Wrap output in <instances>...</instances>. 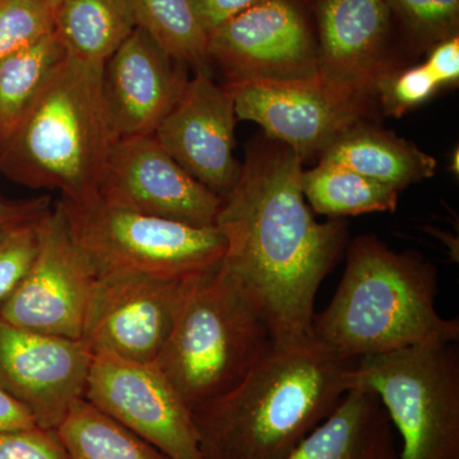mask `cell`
Listing matches in <instances>:
<instances>
[{"label": "cell", "instance_id": "1", "mask_svg": "<svg viewBox=\"0 0 459 459\" xmlns=\"http://www.w3.org/2000/svg\"><path fill=\"white\" fill-rule=\"evenodd\" d=\"M303 171V160L285 144L256 142L214 223L226 240L221 268L274 343L312 336L316 294L347 241L340 219L316 221L301 190Z\"/></svg>", "mask_w": 459, "mask_h": 459}, {"label": "cell", "instance_id": "2", "mask_svg": "<svg viewBox=\"0 0 459 459\" xmlns=\"http://www.w3.org/2000/svg\"><path fill=\"white\" fill-rule=\"evenodd\" d=\"M355 367L313 336L274 343L237 385L192 410L205 459H285L352 388Z\"/></svg>", "mask_w": 459, "mask_h": 459}, {"label": "cell", "instance_id": "3", "mask_svg": "<svg viewBox=\"0 0 459 459\" xmlns=\"http://www.w3.org/2000/svg\"><path fill=\"white\" fill-rule=\"evenodd\" d=\"M346 255L336 294L314 316L316 340L352 360L458 342L459 319L437 309L433 263L415 250L395 252L373 235L356 238Z\"/></svg>", "mask_w": 459, "mask_h": 459}, {"label": "cell", "instance_id": "4", "mask_svg": "<svg viewBox=\"0 0 459 459\" xmlns=\"http://www.w3.org/2000/svg\"><path fill=\"white\" fill-rule=\"evenodd\" d=\"M102 68L66 57L20 122L0 138V174L26 188L57 190L74 204L99 198L114 142Z\"/></svg>", "mask_w": 459, "mask_h": 459}, {"label": "cell", "instance_id": "5", "mask_svg": "<svg viewBox=\"0 0 459 459\" xmlns=\"http://www.w3.org/2000/svg\"><path fill=\"white\" fill-rule=\"evenodd\" d=\"M273 344L267 323L220 264L190 281L155 365L195 410L237 385Z\"/></svg>", "mask_w": 459, "mask_h": 459}, {"label": "cell", "instance_id": "6", "mask_svg": "<svg viewBox=\"0 0 459 459\" xmlns=\"http://www.w3.org/2000/svg\"><path fill=\"white\" fill-rule=\"evenodd\" d=\"M353 386L379 397L401 437L400 459H459L458 342L359 359Z\"/></svg>", "mask_w": 459, "mask_h": 459}, {"label": "cell", "instance_id": "7", "mask_svg": "<svg viewBox=\"0 0 459 459\" xmlns=\"http://www.w3.org/2000/svg\"><path fill=\"white\" fill-rule=\"evenodd\" d=\"M59 202L74 240L98 274L189 280L219 268L225 255V237L217 226L148 216L99 198L86 204Z\"/></svg>", "mask_w": 459, "mask_h": 459}, {"label": "cell", "instance_id": "8", "mask_svg": "<svg viewBox=\"0 0 459 459\" xmlns=\"http://www.w3.org/2000/svg\"><path fill=\"white\" fill-rule=\"evenodd\" d=\"M226 87L238 119L259 124L265 137L285 144L303 162L368 122L377 105L376 95L341 86L319 74L296 80L241 81Z\"/></svg>", "mask_w": 459, "mask_h": 459}, {"label": "cell", "instance_id": "9", "mask_svg": "<svg viewBox=\"0 0 459 459\" xmlns=\"http://www.w3.org/2000/svg\"><path fill=\"white\" fill-rule=\"evenodd\" d=\"M98 272L78 246L60 202L39 221L35 258L7 300L0 316L17 327L82 338Z\"/></svg>", "mask_w": 459, "mask_h": 459}, {"label": "cell", "instance_id": "10", "mask_svg": "<svg viewBox=\"0 0 459 459\" xmlns=\"http://www.w3.org/2000/svg\"><path fill=\"white\" fill-rule=\"evenodd\" d=\"M84 398L169 459H205L192 410L155 364L95 353Z\"/></svg>", "mask_w": 459, "mask_h": 459}, {"label": "cell", "instance_id": "11", "mask_svg": "<svg viewBox=\"0 0 459 459\" xmlns=\"http://www.w3.org/2000/svg\"><path fill=\"white\" fill-rule=\"evenodd\" d=\"M195 279L98 274L81 340L93 355L155 364Z\"/></svg>", "mask_w": 459, "mask_h": 459}, {"label": "cell", "instance_id": "12", "mask_svg": "<svg viewBox=\"0 0 459 459\" xmlns=\"http://www.w3.org/2000/svg\"><path fill=\"white\" fill-rule=\"evenodd\" d=\"M228 83L318 74V41L295 0H262L208 35Z\"/></svg>", "mask_w": 459, "mask_h": 459}, {"label": "cell", "instance_id": "13", "mask_svg": "<svg viewBox=\"0 0 459 459\" xmlns=\"http://www.w3.org/2000/svg\"><path fill=\"white\" fill-rule=\"evenodd\" d=\"M99 199L198 228L214 226L222 202V197L184 170L153 134L113 142Z\"/></svg>", "mask_w": 459, "mask_h": 459}, {"label": "cell", "instance_id": "14", "mask_svg": "<svg viewBox=\"0 0 459 459\" xmlns=\"http://www.w3.org/2000/svg\"><path fill=\"white\" fill-rule=\"evenodd\" d=\"M92 359L82 340L30 331L0 316V386L39 427L56 429L84 398Z\"/></svg>", "mask_w": 459, "mask_h": 459}, {"label": "cell", "instance_id": "15", "mask_svg": "<svg viewBox=\"0 0 459 459\" xmlns=\"http://www.w3.org/2000/svg\"><path fill=\"white\" fill-rule=\"evenodd\" d=\"M235 101L210 71H195L153 135L195 179L223 197L237 183L241 165L234 156Z\"/></svg>", "mask_w": 459, "mask_h": 459}, {"label": "cell", "instance_id": "16", "mask_svg": "<svg viewBox=\"0 0 459 459\" xmlns=\"http://www.w3.org/2000/svg\"><path fill=\"white\" fill-rule=\"evenodd\" d=\"M184 66L144 30H133L102 68V99L114 141L153 134L188 83Z\"/></svg>", "mask_w": 459, "mask_h": 459}, {"label": "cell", "instance_id": "17", "mask_svg": "<svg viewBox=\"0 0 459 459\" xmlns=\"http://www.w3.org/2000/svg\"><path fill=\"white\" fill-rule=\"evenodd\" d=\"M316 18L318 74L376 95L377 81L398 66L391 56L392 13L385 0H319Z\"/></svg>", "mask_w": 459, "mask_h": 459}, {"label": "cell", "instance_id": "18", "mask_svg": "<svg viewBox=\"0 0 459 459\" xmlns=\"http://www.w3.org/2000/svg\"><path fill=\"white\" fill-rule=\"evenodd\" d=\"M395 434L379 397L353 386L285 459H400Z\"/></svg>", "mask_w": 459, "mask_h": 459}, {"label": "cell", "instance_id": "19", "mask_svg": "<svg viewBox=\"0 0 459 459\" xmlns=\"http://www.w3.org/2000/svg\"><path fill=\"white\" fill-rule=\"evenodd\" d=\"M320 161L343 166L397 190L435 174L437 160L394 133L358 124L320 155Z\"/></svg>", "mask_w": 459, "mask_h": 459}, {"label": "cell", "instance_id": "20", "mask_svg": "<svg viewBox=\"0 0 459 459\" xmlns=\"http://www.w3.org/2000/svg\"><path fill=\"white\" fill-rule=\"evenodd\" d=\"M56 31L74 59L104 66L137 27L129 0H59Z\"/></svg>", "mask_w": 459, "mask_h": 459}, {"label": "cell", "instance_id": "21", "mask_svg": "<svg viewBox=\"0 0 459 459\" xmlns=\"http://www.w3.org/2000/svg\"><path fill=\"white\" fill-rule=\"evenodd\" d=\"M301 190L314 212L332 219L394 212L400 190L343 166L319 161L301 174Z\"/></svg>", "mask_w": 459, "mask_h": 459}, {"label": "cell", "instance_id": "22", "mask_svg": "<svg viewBox=\"0 0 459 459\" xmlns=\"http://www.w3.org/2000/svg\"><path fill=\"white\" fill-rule=\"evenodd\" d=\"M68 53L56 31L32 47L0 59V138L26 114Z\"/></svg>", "mask_w": 459, "mask_h": 459}, {"label": "cell", "instance_id": "23", "mask_svg": "<svg viewBox=\"0 0 459 459\" xmlns=\"http://www.w3.org/2000/svg\"><path fill=\"white\" fill-rule=\"evenodd\" d=\"M72 459H169L86 398L56 428Z\"/></svg>", "mask_w": 459, "mask_h": 459}, {"label": "cell", "instance_id": "24", "mask_svg": "<svg viewBox=\"0 0 459 459\" xmlns=\"http://www.w3.org/2000/svg\"><path fill=\"white\" fill-rule=\"evenodd\" d=\"M135 25L144 30L177 62L195 71L208 69V36L190 0H129Z\"/></svg>", "mask_w": 459, "mask_h": 459}, {"label": "cell", "instance_id": "25", "mask_svg": "<svg viewBox=\"0 0 459 459\" xmlns=\"http://www.w3.org/2000/svg\"><path fill=\"white\" fill-rule=\"evenodd\" d=\"M419 47L430 49L458 35L459 0H385Z\"/></svg>", "mask_w": 459, "mask_h": 459}, {"label": "cell", "instance_id": "26", "mask_svg": "<svg viewBox=\"0 0 459 459\" xmlns=\"http://www.w3.org/2000/svg\"><path fill=\"white\" fill-rule=\"evenodd\" d=\"M56 31V13L47 0H0V59Z\"/></svg>", "mask_w": 459, "mask_h": 459}, {"label": "cell", "instance_id": "27", "mask_svg": "<svg viewBox=\"0 0 459 459\" xmlns=\"http://www.w3.org/2000/svg\"><path fill=\"white\" fill-rule=\"evenodd\" d=\"M439 89L425 65L397 66L377 81V102L383 113L401 117L427 101Z\"/></svg>", "mask_w": 459, "mask_h": 459}, {"label": "cell", "instance_id": "28", "mask_svg": "<svg viewBox=\"0 0 459 459\" xmlns=\"http://www.w3.org/2000/svg\"><path fill=\"white\" fill-rule=\"evenodd\" d=\"M40 220L21 226L0 238V305L20 285L35 258Z\"/></svg>", "mask_w": 459, "mask_h": 459}, {"label": "cell", "instance_id": "29", "mask_svg": "<svg viewBox=\"0 0 459 459\" xmlns=\"http://www.w3.org/2000/svg\"><path fill=\"white\" fill-rule=\"evenodd\" d=\"M0 459H72L56 429L39 425L0 434Z\"/></svg>", "mask_w": 459, "mask_h": 459}, {"label": "cell", "instance_id": "30", "mask_svg": "<svg viewBox=\"0 0 459 459\" xmlns=\"http://www.w3.org/2000/svg\"><path fill=\"white\" fill-rule=\"evenodd\" d=\"M51 207L49 195L29 199L0 197V238L21 226L38 221Z\"/></svg>", "mask_w": 459, "mask_h": 459}, {"label": "cell", "instance_id": "31", "mask_svg": "<svg viewBox=\"0 0 459 459\" xmlns=\"http://www.w3.org/2000/svg\"><path fill=\"white\" fill-rule=\"evenodd\" d=\"M259 2L262 0H190L199 25L207 36Z\"/></svg>", "mask_w": 459, "mask_h": 459}, {"label": "cell", "instance_id": "32", "mask_svg": "<svg viewBox=\"0 0 459 459\" xmlns=\"http://www.w3.org/2000/svg\"><path fill=\"white\" fill-rule=\"evenodd\" d=\"M425 66L440 86L458 83L459 80V38L453 36L435 44L429 50Z\"/></svg>", "mask_w": 459, "mask_h": 459}, {"label": "cell", "instance_id": "33", "mask_svg": "<svg viewBox=\"0 0 459 459\" xmlns=\"http://www.w3.org/2000/svg\"><path fill=\"white\" fill-rule=\"evenodd\" d=\"M36 425L30 411L0 386V434L23 430Z\"/></svg>", "mask_w": 459, "mask_h": 459}, {"label": "cell", "instance_id": "34", "mask_svg": "<svg viewBox=\"0 0 459 459\" xmlns=\"http://www.w3.org/2000/svg\"><path fill=\"white\" fill-rule=\"evenodd\" d=\"M48 3H49V4L53 5L54 8H56V5L57 4V2H59V0H47Z\"/></svg>", "mask_w": 459, "mask_h": 459}]
</instances>
